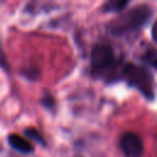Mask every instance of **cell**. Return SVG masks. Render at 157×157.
Here are the masks:
<instances>
[{
  "instance_id": "obj_1",
  "label": "cell",
  "mask_w": 157,
  "mask_h": 157,
  "mask_svg": "<svg viewBox=\"0 0 157 157\" xmlns=\"http://www.w3.org/2000/svg\"><path fill=\"white\" fill-rule=\"evenodd\" d=\"M91 67L96 76L112 78L115 77L118 61L113 49L108 44H97L91 53Z\"/></svg>"
},
{
  "instance_id": "obj_2",
  "label": "cell",
  "mask_w": 157,
  "mask_h": 157,
  "mask_svg": "<svg viewBox=\"0 0 157 157\" xmlns=\"http://www.w3.org/2000/svg\"><path fill=\"white\" fill-rule=\"evenodd\" d=\"M151 16V9L146 5H137L109 25L113 34H123L142 27Z\"/></svg>"
},
{
  "instance_id": "obj_3",
  "label": "cell",
  "mask_w": 157,
  "mask_h": 157,
  "mask_svg": "<svg viewBox=\"0 0 157 157\" xmlns=\"http://www.w3.org/2000/svg\"><path fill=\"white\" fill-rule=\"evenodd\" d=\"M123 76L130 86L136 88L147 99L155 98L153 78L145 67L129 63L123 67Z\"/></svg>"
},
{
  "instance_id": "obj_4",
  "label": "cell",
  "mask_w": 157,
  "mask_h": 157,
  "mask_svg": "<svg viewBox=\"0 0 157 157\" xmlns=\"http://www.w3.org/2000/svg\"><path fill=\"white\" fill-rule=\"evenodd\" d=\"M120 148L126 157H141L144 152L142 141L134 132H125L121 136Z\"/></svg>"
},
{
  "instance_id": "obj_5",
  "label": "cell",
  "mask_w": 157,
  "mask_h": 157,
  "mask_svg": "<svg viewBox=\"0 0 157 157\" xmlns=\"http://www.w3.org/2000/svg\"><path fill=\"white\" fill-rule=\"evenodd\" d=\"M9 144L17 151L22 152V153H31L33 151V147L32 145L23 137L18 136V135H15V134H11L9 136Z\"/></svg>"
},
{
  "instance_id": "obj_6",
  "label": "cell",
  "mask_w": 157,
  "mask_h": 157,
  "mask_svg": "<svg viewBox=\"0 0 157 157\" xmlns=\"http://www.w3.org/2000/svg\"><path fill=\"white\" fill-rule=\"evenodd\" d=\"M144 60L151 65L152 67L157 69V49L156 48H150L145 54H144Z\"/></svg>"
},
{
  "instance_id": "obj_7",
  "label": "cell",
  "mask_w": 157,
  "mask_h": 157,
  "mask_svg": "<svg viewBox=\"0 0 157 157\" xmlns=\"http://www.w3.org/2000/svg\"><path fill=\"white\" fill-rule=\"evenodd\" d=\"M128 5V1H109L104 5V11H120Z\"/></svg>"
},
{
  "instance_id": "obj_8",
  "label": "cell",
  "mask_w": 157,
  "mask_h": 157,
  "mask_svg": "<svg viewBox=\"0 0 157 157\" xmlns=\"http://www.w3.org/2000/svg\"><path fill=\"white\" fill-rule=\"evenodd\" d=\"M25 135H26L27 137L32 139V140H36V141L40 142L42 145H45V141H44V139L42 137V135H40L36 129H33V128H31V129H26V130H25Z\"/></svg>"
},
{
  "instance_id": "obj_9",
  "label": "cell",
  "mask_w": 157,
  "mask_h": 157,
  "mask_svg": "<svg viewBox=\"0 0 157 157\" xmlns=\"http://www.w3.org/2000/svg\"><path fill=\"white\" fill-rule=\"evenodd\" d=\"M0 65H1L2 67H5V69H7V65H6V60H5V55L2 54V52H1V49H0Z\"/></svg>"
},
{
  "instance_id": "obj_10",
  "label": "cell",
  "mask_w": 157,
  "mask_h": 157,
  "mask_svg": "<svg viewBox=\"0 0 157 157\" xmlns=\"http://www.w3.org/2000/svg\"><path fill=\"white\" fill-rule=\"evenodd\" d=\"M152 36H153V38L157 40V21H156V23H155V26H153V29H152Z\"/></svg>"
}]
</instances>
